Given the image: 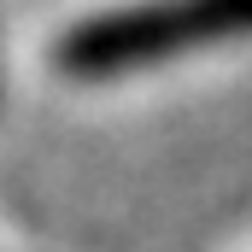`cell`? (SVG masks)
Returning a JSON list of instances; mask_svg holds the SVG:
<instances>
[{
  "mask_svg": "<svg viewBox=\"0 0 252 252\" xmlns=\"http://www.w3.org/2000/svg\"><path fill=\"white\" fill-rule=\"evenodd\" d=\"M229 35H252V0H147V6H118L64 30L53 64L70 76H118V70L164 64Z\"/></svg>",
  "mask_w": 252,
  "mask_h": 252,
  "instance_id": "6da1fadb",
  "label": "cell"
}]
</instances>
